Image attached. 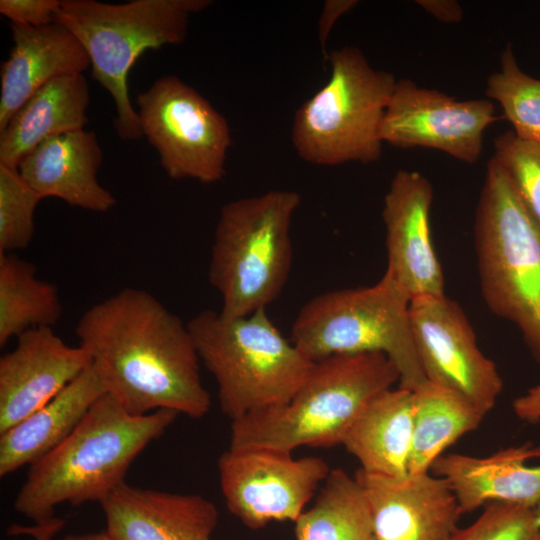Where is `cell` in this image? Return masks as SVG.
Segmentation results:
<instances>
[{
  "mask_svg": "<svg viewBox=\"0 0 540 540\" xmlns=\"http://www.w3.org/2000/svg\"><path fill=\"white\" fill-rule=\"evenodd\" d=\"M88 105L83 74L61 76L44 85L0 131V164L17 168L47 138L84 129Z\"/></svg>",
  "mask_w": 540,
  "mask_h": 540,
  "instance_id": "7402d4cb",
  "label": "cell"
},
{
  "mask_svg": "<svg viewBox=\"0 0 540 540\" xmlns=\"http://www.w3.org/2000/svg\"><path fill=\"white\" fill-rule=\"evenodd\" d=\"M136 104L143 136L171 179H223L232 143L229 124L198 91L177 76H163L138 93Z\"/></svg>",
  "mask_w": 540,
  "mask_h": 540,
  "instance_id": "30bf717a",
  "label": "cell"
},
{
  "mask_svg": "<svg viewBox=\"0 0 540 540\" xmlns=\"http://www.w3.org/2000/svg\"><path fill=\"white\" fill-rule=\"evenodd\" d=\"M295 535L296 540H370V511L355 477L330 470L315 504L295 521Z\"/></svg>",
  "mask_w": 540,
  "mask_h": 540,
  "instance_id": "484cf974",
  "label": "cell"
},
{
  "mask_svg": "<svg viewBox=\"0 0 540 540\" xmlns=\"http://www.w3.org/2000/svg\"><path fill=\"white\" fill-rule=\"evenodd\" d=\"M65 520L56 516L35 522L33 526L12 525L8 528L10 535H30L34 540H51L64 526Z\"/></svg>",
  "mask_w": 540,
  "mask_h": 540,
  "instance_id": "d6a6232c",
  "label": "cell"
},
{
  "mask_svg": "<svg viewBox=\"0 0 540 540\" xmlns=\"http://www.w3.org/2000/svg\"><path fill=\"white\" fill-rule=\"evenodd\" d=\"M62 311L57 287L39 279L31 262L0 253V346L30 329L53 328Z\"/></svg>",
  "mask_w": 540,
  "mask_h": 540,
  "instance_id": "d4e9b609",
  "label": "cell"
},
{
  "mask_svg": "<svg viewBox=\"0 0 540 540\" xmlns=\"http://www.w3.org/2000/svg\"><path fill=\"white\" fill-rule=\"evenodd\" d=\"M62 540H115L106 531L87 534H73L64 537Z\"/></svg>",
  "mask_w": 540,
  "mask_h": 540,
  "instance_id": "d590c367",
  "label": "cell"
},
{
  "mask_svg": "<svg viewBox=\"0 0 540 540\" xmlns=\"http://www.w3.org/2000/svg\"><path fill=\"white\" fill-rule=\"evenodd\" d=\"M41 200L17 168L0 164V253L29 246L35 230V210Z\"/></svg>",
  "mask_w": 540,
  "mask_h": 540,
  "instance_id": "83f0119b",
  "label": "cell"
},
{
  "mask_svg": "<svg viewBox=\"0 0 540 540\" xmlns=\"http://www.w3.org/2000/svg\"><path fill=\"white\" fill-rule=\"evenodd\" d=\"M357 0H326L318 21V39L325 61L328 60L326 44L337 20L358 5Z\"/></svg>",
  "mask_w": 540,
  "mask_h": 540,
  "instance_id": "1f68e13d",
  "label": "cell"
},
{
  "mask_svg": "<svg viewBox=\"0 0 540 540\" xmlns=\"http://www.w3.org/2000/svg\"><path fill=\"white\" fill-rule=\"evenodd\" d=\"M493 158L505 170L529 215L540 228V144L507 131L494 140Z\"/></svg>",
  "mask_w": 540,
  "mask_h": 540,
  "instance_id": "f1b7e54d",
  "label": "cell"
},
{
  "mask_svg": "<svg viewBox=\"0 0 540 540\" xmlns=\"http://www.w3.org/2000/svg\"><path fill=\"white\" fill-rule=\"evenodd\" d=\"M177 415L162 409L135 416L104 393L64 441L29 466L14 508L39 522L55 516L62 503H100L125 482L132 462Z\"/></svg>",
  "mask_w": 540,
  "mask_h": 540,
  "instance_id": "7a4b0ae2",
  "label": "cell"
},
{
  "mask_svg": "<svg viewBox=\"0 0 540 540\" xmlns=\"http://www.w3.org/2000/svg\"><path fill=\"white\" fill-rule=\"evenodd\" d=\"M0 358V434L44 406L83 373L91 360L51 327L25 331Z\"/></svg>",
  "mask_w": 540,
  "mask_h": 540,
  "instance_id": "2e32d148",
  "label": "cell"
},
{
  "mask_svg": "<svg viewBox=\"0 0 540 540\" xmlns=\"http://www.w3.org/2000/svg\"><path fill=\"white\" fill-rule=\"evenodd\" d=\"M301 203L292 190H272L222 206L208 269L222 298L220 314L248 316L281 294L292 265L290 227Z\"/></svg>",
  "mask_w": 540,
  "mask_h": 540,
  "instance_id": "8992f818",
  "label": "cell"
},
{
  "mask_svg": "<svg viewBox=\"0 0 540 540\" xmlns=\"http://www.w3.org/2000/svg\"><path fill=\"white\" fill-rule=\"evenodd\" d=\"M433 188L416 171L399 170L384 197L382 218L386 228L387 268L384 274L411 299L441 296L444 276L430 232Z\"/></svg>",
  "mask_w": 540,
  "mask_h": 540,
  "instance_id": "5bb4252c",
  "label": "cell"
},
{
  "mask_svg": "<svg viewBox=\"0 0 540 540\" xmlns=\"http://www.w3.org/2000/svg\"><path fill=\"white\" fill-rule=\"evenodd\" d=\"M211 4V0H134L122 4L61 0L55 23L69 30L88 54L92 76L113 98V124L122 140L143 136L128 93L130 69L146 50L182 43L190 16Z\"/></svg>",
  "mask_w": 540,
  "mask_h": 540,
  "instance_id": "5b68a950",
  "label": "cell"
},
{
  "mask_svg": "<svg viewBox=\"0 0 540 540\" xmlns=\"http://www.w3.org/2000/svg\"><path fill=\"white\" fill-rule=\"evenodd\" d=\"M449 540H540L532 508L492 502L467 527L458 528Z\"/></svg>",
  "mask_w": 540,
  "mask_h": 540,
  "instance_id": "f546056e",
  "label": "cell"
},
{
  "mask_svg": "<svg viewBox=\"0 0 540 540\" xmlns=\"http://www.w3.org/2000/svg\"><path fill=\"white\" fill-rule=\"evenodd\" d=\"M75 334L105 393L128 413H208L210 394L188 326L151 293L128 287L94 304Z\"/></svg>",
  "mask_w": 540,
  "mask_h": 540,
  "instance_id": "6da1fadb",
  "label": "cell"
},
{
  "mask_svg": "<svg viewBox=\"0 0 540 540\" xmlns=\"http://www.w3.org/2000/svg\"><path fill=\"white\" fill-rule=\"evenodd\" d=\"M102 159L95 133L82 129L42 141L17 169L42 199L55 197L71 206L107 212L116 199L97 180Z\"/></svg>",
  "mask_w": 540,
  "mask_h": 540,
  "instance_id": "ac0fdd59",
  "label": "cell"
},
{
  "mask_svg": "<svg viewBox=\"0 0 540 540\" xmlns=\"http://www.w3.org/2000/svg\"><path fill=\"white\" fill-rule=\"evenodd\" d=\"M187 326L231 421L287 403L314 363L281 334L266 309L236 318L206 309Z\"/></svg>",
  "mask_w": 540,
  "mask_h": 540,
  "instance_id": "277c9868",
  "label": "cell"
},
{
  "mask_svg": "<svg viewBox=\"0 0 540 540\" xmlns=\"http://www.w3.org/2000/svg\"><path fill=\"white\" fill-rule=\"evenodd\" d=\"M410 322L426 379L448 389L484 416L495 406L503 381L479 349L461 307L446 295L411 299Z\"/></svg>",
  "mask_w": 540,
  "mask_h": 540,
  "instance_id": "7c38bea8",
  "label": "cell"
},
{
  "mask_svg": "<svg viewBox=\"0 0 540 540\" xmlns=\"http://www.w3.org/2000/svg\"><path fill=\"white\" fill-rule=\"evenodd\" d=\"M533 511H534L535 522H536L537 526L540 527V502L533 509Z\"/></svg>",
  "mask_w": 540,
  "mask_h": 540,
  "instance_id": "8d00e7d4",
  "label": "cell"
},
{
  "mask_svg": "<svg viewBox=\"0 0 540 540\" xmlns=\"http://www.w3.org/2000/svg\"><path fill=\"white\" fill-rule=\"evenodd\" d=\"M411 298L384 274L374 285L324 292L307 301L291 327V341L311 361L379 352L399 372V387L414 391L427 379L415 347Z\"/></svg>",
  "mask_w": 540,
  "mask_h": 540,
  "instance_id": "52a82bcc",
  "label": "cell"
},
{
  "mask_svg": "<svg viewBox=\"0 0 540 540\" xmlns=\"http://www.w3.org/2000/svg\"><path fill=\"white\" fill-rule=\"evenodd\" d=\"M413 437V391L388 389L375 397L346 433L342 445L365 472L389 477L409 474Z\"/></svg>",
  "mask_w": 540,
  "mask_h": 540,
  "instance_id": "603a6c76",
  "label": "cell"
},
{
  "mask_svg": "<svg viewBox=\"0 0 540 540\" xmlns=\"http://www.w3.org/2000/svg\"><path fill=\"white\" fill-rule=\"evenodd\" d=\"M378 540H449L462 514L449 484L430 472L389 477L358 469Z\"/></svg>",
  "mask_w": 540,
  "mask_h": 540,
  "instance_id": "9a60e30c",
  "label": "cell"
},
{
  "mask_svg": "<svg viewBox=\"0 0 540 540\" xmlns=\"http://www.w3.org/2000/svg\"><path fill=\"white\" fill-rule=\"evenodd\" d=\"M328 82L295 112L291 140L301 159L319 166L377 161L380 128L397 80L374 69L354 46L328 55Z\"/></svg>",
  "mask_w": 540,
  "mask_h": 540,
  "instance_id": "9c48e42d",
  "label": "cell"
},
{
  "mask_svg": "<svg viewBox=\"0 0 540 540\" xmlns=\"http://www.w3.org/2000/svg\"><path fill=\"white\" fill-rule=\"evenodd\" d=\"M416 3L443 23H457L463 17L461 5L454 0H417Z\"/></svg>",
  "mask_w": 540,
  "mask_h": 540,
  "instance_id": "836d02e7",
  "label": "cell"
},
{
  "mask_svg": "<svg viewBox=\"0 0 540 540\" xmlns=\"http://www.w3.org/2000/svg\"><path fill=\"white\" fill-rule=\"evenodd\" d=\"M370 540H378V539H376V538L373 536Z\"/></svg>",
  "mask_w": 540,
  "mask_h": 540,
  "instance_id": "74e56055",
  "label": "cell"
},
{
  "mask_svg": "<svg viewBox=\"0 0 540 540\" xmlns=\"http://www.w3.org/2000/svg\"><path fill=\"white\" fill-rule=\"evenodd\" d=\"M498 119L488 99L460 101L400 79L386 107L380 138L394 147L436 149L473 164L481 157L485 129Z\"/></svg>",
  "mask_w": 540,
  "mask_h": 540,
  "instance_id": "4fadbf2b",
  "label": "cell"
},
{
  "mask_svg": "<svg viewBox=\"0 0 540 540\" xmlns=\"http://www.w3.org/2000/svg\"><path fill=\"white\" fill-rule=\"evenodd\" d=\"M500 65L487 79L486 95L500 104L519 139L540 144V79L519 68L511 45L503 50Z\"/></svg>",
  "mask_w": 540,
  "mask_h": 540,
  "instance_id": "4316f807",
  "label": "cell"
},
{
  "mask_svg": "<svg viewBox=\"0 0 540 540\" xmlns=\"http://www.w3.org/2000/svg\"><path fill=\"white\" fill-rule=\"evenodd\" d=\"M115 540H211L218 523L213 502L198 494L144 489L122 483L101 502Z\"/></svg>",
  "mask_w": 540,
  "mask_h": 540,
  "instance_id": "e0dca14e",
  "label": "cell"
},
{
  "mask_svg": "<svg viewBox=\"0 0 540 540\" xmlns=\"http://www.w3.org/2000/svg\"><path fill=\"white\" fill-rule=\"evenodd\" d=\"M515 414L529 423L540 422V385L535 386L513 402Z\"/></svg>",
  "mask_w": 540,
  "mask_h": 540,
  "instance_id": "e575fe53",
  "label": "cell"
},
{
  "mask_svg": "<svg viewBox=\"0 0 540 540\" xmlns=\"http://www.w3.org/2000/svg\"><path fill=\"white\" fill-rule=\"evenodd\" d=\"M474 231L485 303L519 328L540 361V228L493 157L487 165Z\"/></svg>",
  "mask_w": 540,
  "mask_h": 540,
  "instance_id": "ba28073f",
  "label": "cell"
},
{
  "mask_svg": "<svg viewBox=\"0 0 540 540\" xmlns=\"http://www.w3.org/2000/svg\"><path fill=\"white\" fill-rule=\"evenodd\" d=\"M484 415L458 394L428 380L413 391L409 474L430 472L444 450L475 430Z\"/></svg>",
  "mask_w": 540,
  "mask_h": 540,
  "instance_id": "cb8c5ba5",
  "label": "cell"
},
{
  "mask_svg": "<svg viewBox=\"0 0 540 540\" xmlns=\"http://www.w3.org/2000/svg\"><path fill=\"white\" fill-rule=\"evenodd\" d=\"M13 47L1 67L0 131L25 102L55 78L91 66L80 42L65 27L11 24Z\"/></svg>",
  "mask_w": 540,
  "mask_h": 540,
  "instance_id": "ffe728a7",
  "label": "cell"
},
{
  "mask_svg": "<svg viewBox=\"0 0 540 540\" xmlns=\"http://www.w3.org/2000/svg\"><path fill=\"white\" fill-rule=\"evenodd\" d=\"M61 0H1L0 13L11 24L41 27L55 23Z\"/></svg>",
  "mask_w": 540,
  "mask_h": 540,
  "instance_id": "4dcf8cb0",
  "label": "cell"
},
{
  "mask_svg": "<svg viewBox=\"0 0 540 540\" xmlns=\"http://www.w3.org/2000/svg\"><path fill=\"white\" fill-rule=\"evenodd\" d=\"M217 466L227 508L250 529L295 522L330 472L321 458L266 448H228Z\"/></svg>",
  "mask_w": 540,
  "mask_h": 540,
  "instance_id": "8fae6325",
  "label": "cell"
},
{
  "mask_svg": "<svg viewBox=\"0 0 540 540\" xmlns=\"http://www.w3.org/2000/svg\"><path fill=\"white\" fill-rule=\"evenodd\" d=\"M105 393L90 365L58 395L0 434V476L31 465L64 441Z\"/></svg>",
  "mask_w": 540,
  "mask_h": 540,
  "instance_id": "44dd1931",
  "label": "cell"
},
{
  "mask_svg": "<svg viewBox=\"0 0 540 540\" xmlns=\"http://www.w3.org/2000/svg\"><path fill=\"white\" fill-rule=\"evenodd\" d=\"M534 458H540V446L526 443L485 457L441 455L430 470L447 481L461 513L492 502L534 509L540 502V465L525 464Z\"/></svg>",
  "mask_w": 540,
  "mask_h": 540,
  "instance_id": "d6986e66",
  "label": "cell"
},
{
  "mask_svg": "<svg viewBox=\"0 0 540 540\" xmlns=\"http://www.w3.org/2000/svg\"><path fill=\"white\" fill-rule=\"evenodd\" d=\"M399 379L395 365L379 352L315 361L287 403L231 421L229 449L292 453L301 446L342 444L365 407Z\"/></svg>",
  "mask_w": 540,
  "mask_h": 540,
  "instance_id": "3957f363",
  "label": "cell"
}]
</instances>
